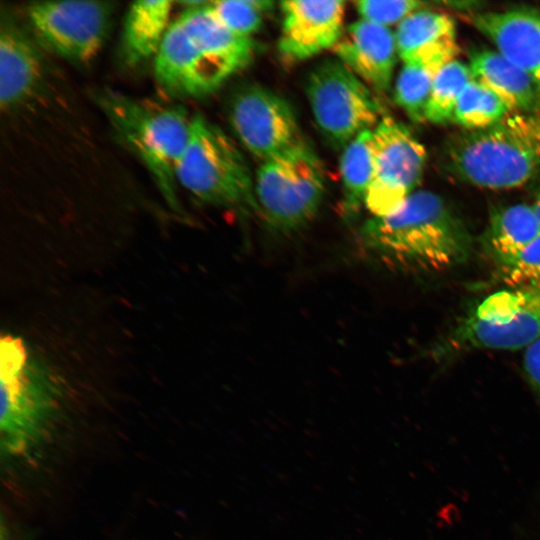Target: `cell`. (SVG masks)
<instances>
[{"instance_id": "cell-1", "label": "cell", "mask_w": 540, "mask_h": 540, "mask_svg": "<svg viewBox=\"0 0 540 540\" xmlns=\"http://www.w3.org/2000/svg\"><path fill=\"white\" fill-rule=\"evenodd\" d=\"M361 249L388 267L436 272L463 264L472 251L464 223L434 192L412 193L393 213L368 219Z\"/></svg>"}, {"instance_id": "cell-2", "label": "cell", "mask_w": 540, "mask_h": 540, "mask_svg": "<svg viewBox=\"0 0 540 540\" xmlns=\"http://www.w3.org/2000/svg\"><path fill=\"white\" fill-rule=\"evenodd\" d=\"M210 2H183L154 58L160 86L177 96L200 97L215 91L254 56L255 43L224 26Z\"/></svg>"}, {"instance_id": "cell-3", "label": "cell", "mask_w": 540, "mask_h": 540, "mask_svg": "<svg viewBox=\"0 0 540 540\" xmlns=\"http://www.w3.org/2000/svg\"><path fill=\"white\" fill-rule=\"evenodd\" d=\"M447 169L487 189L519 187L540 171V111L508 114L498 123L450 137Z\"/></svg>"}, {"instance_id": "cell-4", "label": "cell", "mask_w": 540, "mask_h": 540, "mask_svg": "<svg viewBox=\"0 0 540 540\" xmlns=\"http://www.w3.org/2000/svg\"><path fill=\"white\" fill-rule=\"evenodd\" d=\"M1 451L8 459L29 454L46 435L63 396L55 371L21 337L0 343Z\"/></svg>"}, {"instance_id": "cell-5", "label": "cell", "mask_w": 540, "mask_h": 540, "mask_svg": "<svg viewBox=\"0 0 540 540\" xmlns=\"http://www.w3.org/2000/svg\"><path fill=\"white\" fill-rule=\"evenodd\" d=\"M97 100L117 134L147 167L167 204L180 212L177 168L191 127L185 110L110 90L100 92Z\"/></svg>"}, {"instance_id": "cell-6", "label": "cell", "mask_w": 540, "mask_h": 540, "mask_svg": "<svg viewBox=\"0 0 540 540\" xmlns=\"http://www.w3.org/2000/svg\"><path fill=\"white\" fill-rule=\"evenodd\" d=\"M177 182L201 202L259 213L255 185L243 154L219 127L200 114L191 118Z\"/></svg>"}, {"instance_id": "cell-7", "label": "cell", "mask_w": 540, "mask_h": 540, "mask_svg": "<svg viewBox=\"0 0 540 540\" xmlns=\"http://www.w3.org/2000/svg\"><path fill=\"white\" fill-rule=\"evenodd\" d=\"M325 193L321 162L303 141L262 162L255 181L259 213L274 230L289 234L314 218Z\"/></svg>"}, {"instance_id": "cell-8", "label": "cell", "mask_w": 540, "mask_h": 540, "mask_svg": "<svg viewBox=\"0 0 540 540\" xmlns=\"http://www.w3.org/2000/svg\"><path fill=\"white\" fill-rule=\"evenodd\" d=\"M540 338V284L508 287L484 298L453 330L455 350L514 351Z\"/></svg>"}, {"instance_id": "cell-9", "label": "cell", "mask_w": 540, "mask_h": 540, "mask_svg": "<svg viewBox=\"0 0 540 540\" xmlns=\"http://www.w3.org/2000/svg\"><path fill=\"white\" fill-rule=\"evenodd\" d=\"M306 93L318 127L336 148L373 130L383 118L368 86L338 60H324L313 68Z\"/></svg>"}, {"instance_id": "cell-10", "label": "cell", "mask_w": 540, "mask_h": 540, "mask_svg": "<svg viewBox=\"0 0 540 540\" xmlns=\"http://www.w3.org/2000/svg\"><path fill=\"white\" fill-rule=\"evenodd\" d=\"M372 156L373 174L364 205L373 217H383L416 191L426 150L405 125L384 116L373 129Z\"/></svg>"}, {"instance_id": "cell-11", "label": "cell", "mask_w": 540, "mask_h": 540, "mask_svg": "<svg viewBox=\"0 0 540 540\" xmlns=\"http://www.w3.org/2000/svg\"><path fill=\"white\" fill-rule=\"evenodd\" d=\"M112 4L99 1L36 2L27 16L50 50L78 64L91 62L108 33Z\"/></svg>"}, {"instance_id": "cell-12", "label": "cell", "mask_w": 540, "mask_h": 540, "mask_svg": "<svg viewBox=\"0 0 540 540\" xmlns=\"http://www.w3.org/2000/svg\"><path fill=\"white\" fill-rule=\"evenodd\" d=\"M229 121L243 146L262 162L303 141L290 104L257 84L235 92L229 106Z\"/></svg>"}, {"instance_id": "cell-13", "label": "cell", "mask_w": 540, "mask_h": 540, "mask_svg": "<svg viewBox=\"0 0 540 540\" xmlns=\"http://www.w3.org/2000/svg\"><path fill=\"white\" fill-rule=\"evenodd\" d=\"M280 6L283 23L278 48L288 61H303L333 48L345 30L344 1L292 0Z\"/></svg>"}, {"instance_id": "cell-14", "label": "cell", "mask_w": 540, "mask_h": 540, "mask_svg": "<svg viewBox=\"0 0 540 540\" xmlns=\"http://www.w3.org/2000/svg\"><path fill=\"white\" fill-rule=\"evenodd\" d=\"M333 50L366 85L378 92L390 88L398 52L388 27L357 20L346 27Z\"/></svg>"}, {"instance_id": "cell-15", "label": "cell", "mask_w": 540, "mask_h": 540, "mask_svg": "<svg viewBox=\"0 0 540 540\" xmlns=\"http://www.w3.org/2000/svg\"><path fill=\"white\" fill-rule=\"evenodd\" d=\"M471 23L540 88V10L482 12L472 15Z\"/></svg>"}, {"instance_id": "cell-16", "label": "cell", "mask_w": 540, "mask_h": 540, "mask_svg": "<svg viewBox=\"0 0 540 540\" xmlns=\"http://www.w3.org/2000/svg\"><path fill=\"white\" fill-rule=\"evenodd\" d=\"M41 56L29 36L3 16L0 29V104L10 109L25 101L42 77Z\"/></svg>"}, {"instance_id": "cell-17", "label": "cell", "mask_w": 540, "mask_h": 540, "mask_svg": "<svg viewBox=\"0 0 540 540\" xmlns=\"http://www.w3.org/2000/svg\"><path fill=\"white\" fill-rule=\"evenodd\" d=\"M394 34L403 62L420 60L445 65L454 60L458 50L455 24L439 12L417 10L398 24Z\"/></svg>"}, {"instance_id": "cell-18", "label": "cell", "mask_w": 540, "mask_h": 540, "mask_svg": "<svg viewBox=\"0 0 540 540\" xmlns=\"http://www.w3.org/2000/svg\"><path fill=\"white\" fill-rule=\"evenodd\" d=\"M473 80L492 90L510 110L540 111V88L533 79L498 51L480 50L470 56Z\"/></svg>"}, {"instance_id": "cell-19", "label": "cell", "mask_w": 540, "mask_h": 540, "mask_svg": "<svg viewBox=\"0 0 540 540\" xmlns=\"http://www.w3.org/2000/svg\"><path fill=\"white\" fill-rule=\"evenodd\" d=\"M174 2L167 0L134 2L125 16L122 55L129 65L156 56L170 26Z\"/></svg>"}, {"instance_id": "cell-20", "label": "cell", "mask_w": 540, "mask_h": 540, "mask_svg": "<svg viewBox=\"0 0 540 540\" xmlns=\"http://www.w3.org/2000/svg\"><path fill=\"white\" fill-rule=\"evenodd\" d=\"M539 234L540 221L532 206L515 204L490 214L483 244L500 268L513 260Z\"/></svg>"}, {"instance_id": "cell-21", "label": "cell", "mask_w": 540, "mask_h": 540, "mask_svg": "<svg viewBox=\"0 0 540 540\" xmlns=\"http://www.w3.org/2000/svg\"><path fill=\"white\" fill-rule=\"evenodd\" d=\"M373 130H367L349 142L340 158L345 207L354 211L364 204L373 174Z\"/></svg>"}, {"instance_id": "cell-22", "label": "cell", "mask_w": 540, "mask_h": 540, "mask_svg": "<svg viewBox=\"0 0 540 540\" xmlns=\"http://www.w3.org/2000/svg\"><path fill=\"white\" fill-rule=\"evenodd\" d=\"M510 111L492 90L471 80L457 100L452 120L467 130H479L498 123Z\"/></svg>"}, {"instance_id": "cell-23", "label": "cell", "mask_w": 540, "mask_h": 540, "mask_svg": "<svg viewBox=\"0 0 540 540\" xmlns=\"http://www.w3.org/2000/svg\"><path fill=\"white\" fill-rule=\"evenodd\" d=\"M443 66L420 60L404 62L395 84V100L411 120H425L433 81Z\"/></svg>"}, {"instance_id": "cell-24", "label": "cell", "mask_w": 540, "mask_h": 540, "mask_svg": "<svg viewBox=\"0 0 540 540\" xmlns=\"http://www.w3.org/2000/svg\"><path fill=\"white\" fill-rule=\"evenodd\" d=\"M471 80V71L463 63L452 60L444 65L434 78L425 120L440 124L452 119L457 100Z\"/></svg>"}, {"instance_id": "cell-25", "label": "cell", "mask_w": 540, "mask_h": 540, "mask_svg": "<svg viewBox=\"0 0 540 540\" xmlns=\"http://www.w3.org/2000/svg\"><path fill=\"white\" fill-rule=\"evenodd\" d=\"M209 9L224 26L241 36L250 37L262 25V12L253 0L212 1Z\"/></svg>"}, {"instance_id": "cell-26", "label": "cell", "mask_w": 540, "mask_h": 540, "mask_svg": "<svg viewBox=\"0 0 540 540\" xmlns=\"http://www.w3.org/2000/svg\"><path fill=\"white\" fill-rule=\"evenodd\" d=\"M499 271L509 287L540 284V234Z\"/></svg>"}, {"instance_id": "cell-27", "label": "cell", "mask_w": 540, "mask_h": 540, "mask_svg": "<svg viewBox=\"0 0 540 540\" xmlns=\"http://www.w3.org/2000/svg\"><path fill=\"white\" fill-rule=\"evenodd\" d=\"M355 5L362 19L388 27L400 23L408 15L417 11L423 3L413 0H361L355 2Z\"/></svg>"}, {"instance_id": "cell-28", "label": "cell", "mask_w": 540, "mask_h": 540, "mask_svg": "<svg viewBox=\"0 0 540 540\" xmlns=\"http://www.w3.org/2000/svg\"><path fill=\"white\" fill-rule=\"evenodd\" d=\"M522 365L527 382L540 401V338L524 350Z\"/></svg>"}, {"instance_id": "cell-29", "label": "cell", "mask_w": 540, "mask_h": 540, "mask_svg": "<svg viewBox=\"0 0 540 540\" xmlns=\"http://www.w3.org/2000/svg\"><path fill=\"white\" fill-rule=\"evenodd\" d=\"M523 540H540V521L534 523L525 534Z\"/></svg>"}, {"instance_id": "cell-30", "label": "cell", "mask_w": 540, "mask_h": 540, "mask_svg": "<svg viewBox=\"0 0 540 540\" xmlns=\"http://www.w3.org/2000/svg\"><path fill=\"white\" fill-rule=\"evenodd\" d=\"M534 212L536 213V216L538 217L539 221H540V185L537 189V193L535 195V199H534V202L533 204L531 205Z\"/></svg>"}]
</instances>
